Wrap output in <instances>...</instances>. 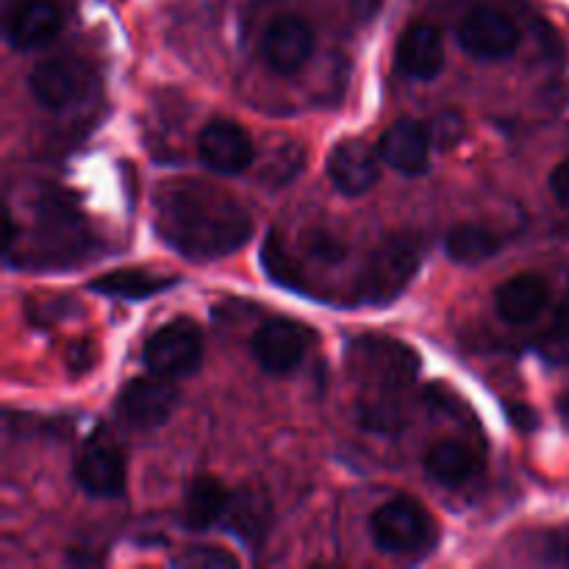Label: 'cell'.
I'll return each instance as SVG.
<instances>
[{
	"instance_id": "1",
	"label": "cell",
	"mask_w": 569,
	"mask_h": 569,
	"mask_svg": "<svg viewBox=\"0 0 569 569\" xmlns=\"http://www.w3.org/2000/svg\"><path fill=\"white\" fill-rule=\"evenodd\" d=\"M153 209L156 233L189 261L226 259L253 233V217L233 194L192 178L161 183Z\"/></svg>"
},
{
	"instance_id": "20",
	"label": "cell",
	"mask_w": 569,
	"mask_h": 569,
	"mask_svg": "<svg viewBox=\"0 0 569 569\" xmlns=\"http://www.w3.org/2000/svg\"><path fill=\"white\" fill-rule=\"evenodd\" d=\"M228 492L214 476H200L189 483L187 495H183L181 520L189 531H209L211 526L222 522V515L228 509Z\"/></svg>"
},
{
	"instance_id": "21",
	"label": "cell",
	"mask_w": 569,
	"mask_h": 569,
	"mask_svg": "<svg viewBox=\"0 0 569 569\" xmlns=\"http://www.w3.org/2000/svg\"><path fill=\"white\" fill-rule=\"evenodd\" d=\"M500 250H503V237L483 222H461V226L450 228V233L445 237V253L456 264H483V261L495 259Z\"/></svg>"
},
{
	"instance_id": "24",
	"label": "cell",
	"mask_w": 569,
	"mask_h": 569,
	"mask_svg": "<svg viewBox=\"0 0 569 569\" xmlns=\"http://www.w3.org/2000/svg\"><path fill=\"white\" fill-rule=\"evenodd\" d=\"M537 556L545 565H569V528H556V531L539 533Z\"/></svg>"
},
{
	"instance_id": "28",
	"label": "cell",
	"mask_w": 569,
	"mask_h": 569,
	"mask_svg": "<svg viewBox=\"0 0 569 569\" xmlns=\"http://www.w3.org/2000/svg\"><path fill=\"white\" fill-rule=\"evenodd\" d=\"M509 420L515 422L517 431H522V433H531V431H537V428H539L537 409H531V406H526V403L509 406Z\"/></svg>"
},
{
	"instance_id": "17",
	"label": "cell",
	"mask_w": 569,
	"mask_h": 569,
	"mask_svg": "<svg viewBox=\"0 0 569 569\" xmlns=\"http://www.w3.org/2000/svg\"><path fill=\"white\" fill-rule=\"evenodd\" d=\"M550 303V287L539 272H517L495 292V309L509 326L533 322Z\"/></svg>"
},
{
	"instance_id": "25",
	"label": "cell",
	"mask_w": 569,
	"mask_h": 569,
	"mask_svg": "<svg viewBox=\"0 0 569 569\" xmlns=\"http://www.w3.org/2000/svg\"><path fill=\"white\" fill-rule=\"evenodd\" d=\"M428 128H431V137H433V148H453L456 142H461V137H465V120H461L459 114H453V111H445V114H439L437 120L428 122Z\"/></svg>"
},
{
	"instance_id": "19",
	"label": "cell",
	"mask_w": 569,
	"mask_h": 569,
	"mask_svg": "<svg viewBox=\"0 0 569 569\" xmlns=\"http://www.w3.org/2000/svg\"><path fill=\"white\" fill-rule=\"evenodd\" d=\"M426 472L442 487H465L481 472L483 459L478 450H472L459 439H442L426 453Z\"/></svg>"
},
{
	"instance_id": "2",
	"label": "cell",
	"mask_w": 569,
	"mask_h": 569,
	"mask_svg": "<svg viewBox=\"0 0 569 569\" xmlns=\"http://www.w3.org/2000/svg\"><path fill=\"white\" fill-rule=\"evenodd\" d=\"M348 370L361 387V398H406L420 372V356L406 342L367 333L348 342Z\"/></svg>"
},
{
	"instance_id": "8",
	"label": "cell",
	"mask_w": 569,
	"mask_h": 569,
	"mask_svg": "<svg viewBox=\"0 0 569 569\" xmlns=\"http://www.w3.org/2000/svg\"><path fill=\"white\" fill-rule=\"evenodd\" d=\"M76 478L92 498H120L126 489V456L103 428L83 442L76 459Z\"/></svg>"
},
{
	"instance_id": "7",
	"label": "cell",
	"mask_w": 569,
	"mask_h": 569,
	"mask_svg": "<svg viewBox=\"0 0 569 569\" xmlns=\"http://www.w3.org/2000/svg\"><path fill=\"white\" fill-rule=\"evenodd\" d=\"M178 403V392L172 387V378L164 376H148L133 378L122 387L120 398H117V417L122 426L137 428V431H153L161 428L172 417Z\"/></svg>"
},
{
	"instance_id": "29",
	"label": "cell",
	"mask_w": 569,
	"mask_h": 569,
	"mask_svg": "<svg viewBox=\"0 0 569 569\" xmlns=\"http://www.w3.org/2000/svg\"><path fill=\"white\" fill-rule=\"evenodd\" d=\"M550 192H553V198L559 200L565 209H569V159L561 161L553 170V176H550Z\"/></svg>"
},
{
	"instance_id": "22",
	"label": "cell",
	"mask_w": 569,
	"mask_h": 569,
	"mask_svg": "<svg viewBox=\"0 0 569 569\" xmlns=\"http://www.w3.org/2000/svg\"><path fill=\"white\" fill-rule=\"evenodd\" d=\"M178 278L172 276H156L148 270H114L106 272V276L94 278L89 287L92 292L106 295V298H120V300H144L153 298V295L164 292V289L176 287Z\"/></svg>"
},
{
	"instance_id": "26",
	"label": "cell",
	"mask_w": 569,
	"mask_h": 569,
	"mask_svg": "<svg viewBox=\"0 0 569 569\" xmlns=\"http://www.w3.org/2000/svg\"><path fill=\"white\" fill-rule=\"evenodd\" d=\"M172 565L178 567H237L239 559L228 550L220 548H189L187 553L178 556Z\"/></svg>"
},
{
	"instance_id": "15",
	"label": "cell",
	"mask_w": 569,
	"mask_h": 569,
	"mask_svg": "<svg viewBox=\"0 0 569 569\" xmlns=\"http://www.w3.org/2000/svg\"><path fill=\"white\" fill-rule=\"evenodd\" d=\"M381 156L376 150L367 148L359 139H345L328 156V178L333 187L348 198H359V194L370 192L381 178Z\"/></svg>"
},
{
	"instance_id": "9",
	"label": "cell",
	"mask_w": 569,
	"mask_h": 569,
	"mask_svg": "<svg viewBox=\"0 0 569 569\" xmlns=\"http://www.w3.org/2000/svg\"><path fill=\"white\" fill-rule=\"evenodd\" d=\"M92 83V72L78 56H56L39 61L28 76V89L39 106L53 111H64L76 106L87 94Z\"/></svg>"
},
{
	"instance_id": "5",
	"label": "cell",
	"mask_w": 569,
	"mask_h": 569,
	"mask_svg": "<svg viewBox=\"0 0 569 569\" xmlns=\"http://www.w3.org/2000/svg\"><path fill=\"white\" fill-rule=\"evenodd\" d=\"M461 50L478 61H503L517 53L522 42L520 26L506 11L492 6H476L461 17L456 28Z\"/></svg>"
},
{
	"instance_id": "18",
	"label": "cell",
	"mask_w": 569,
	"mask_h": 569,
	"mask_svg": "<svg viewBox=\"0 0 569 569\" xmlns=\"http://www.w3.org/2000/svg\"><path fill=\"white\" fill-rule=\"evenodd\" d=\"M272 509L270 500L261 489H239L231 492L228 498V509L222 515V526L233 533V537L242 539L250 548H259L264 542L267 531H270Z\"/></svg>"
},
{
	"instance_id": "13",
	"label": "cell",
	"mask_w": 569,
	"mask_h": 569,
	"mask_svg": "<svg viewBox=\"0 0 569 569\" xmlns=\"http://www.w3.org/2000/svg\"><path fill=\"white\" fill-rule=\"evenodd\" d=\"M431 128L420 120H398L383 131L381 142H378V156L383 164L409 178L426 176L431 167Z\"/></svg>"
},
{
	"instance_id": "4",
	"label": "cell",
	"mask_w": 569,
	"mask_h": 569,
	"mask_svg": "<svg viewBox=\"0 0 569 569\" xmlns=\"http://www.w3.org/2000/svg\"><path fill=\"white\" fill-rule=\"evenodd\" d=\"M370 537L389 556H420L437 545V522L415 498H392L370 517Z\"/></svg>"
},
{
	"instance_id": "12",
	"label": "cell",
	"mask_w": 569,
	"mask_h": 569,
	"mask_svg": "<svg viewBox=\"0 0 569 569\" xmlns=\"http://www.w3.org/2000/svg\"><path fill=\"white\" fill-rule=\"evenodd\" d=\"M198 156L217 176H239L256 161V144L239 122L211 120L198 137Z\"/></svg>"
},
{
	"instance_id": "31",
	"label": "cell",
	"mask_w": 569,
	"mask_h": 569,
	"mask_svg": "<svg viewBox=\"0 0 569 569\" xmlns=\"http://www.w3.org/2000/svg\"><path fill=\"white\" fill-rule=\"evenodd\" d=\"M381 6H383V0H353L356 20H361V22L372 20V17L381 11Z\"/></svg>"
},
{
	"instance_id": "6",
	"label": "cell",
	"mask_w": 569,
	"mask_h": 569,
	"mask_svg": "<svg viewBox=\"0 0 569 569\" xmlns=\"http://www.w3.org/2000/svg\"><path fill=\"white\" fill-rule=\"evenodd\" d=\"M144 367L164 378H189L203 361V337L192 320H172L144 342Z\"/></svg>"
},
{
	"instance_id": "11",
	"label": "cell",
	"mask_w": 569,
	"mask_h": 569,
	"mask_svg": "<svg viewBox=\"0 0 569 569\" xmlns=\"http://www.w3.org/2000/svg\"><path fill=\"white\" fill-rule=\"evenodd\" d=\"M317 37L303 17L283 14L267 26L261 37V59L278 76H295L309 64Z\"/></svg>"
},
{
	"instance_id": "30",
	"label": "cell",
	"mask_w": 569,
	"mask_h": 569,
	"mask_svg": "<svg viewBox=\"0 0 569 569\" xmlns=\"http://www.w3.org/2000/svg\"><path fill=\"white\" fill-rule=\"evenodd\" d=\"M92 353H94V345H87V342L72 345L70 353H67V365H70L76 372L89 370V367H92Z\"/></svg>"
},
{
	"instance_id": "32",
	"label": "cell",
	"mask_w": 569,
	"mask_h": 569,
	"mask_svg": "<svg viewBox=\"0 0 569 569\" xmlns=\"http://www.w3.org/2000/svg\"><path fill=\"white\" fill-rule=\"evenodd\" d=\"M556 409H559L561 422H565V426L569 428V389H567V392L559 395V400H556Z\"/></svg>"
},
{
	"instance_id": "14",
	"label": "cell",
	"mask_w": 569,
	"mask_h": 569,
	"mask_svg": "<svg viewBox=\"0 0 569 569\" xmlns=\"http://www.w3.org/2000/svg\"><path fill=\"white\" fill-rule=\"evenodd\" d=\"M64 14L53 0H17L6 14V39L17 50H37L53 42Z\"/></svg>"
},
{
	"instance_id": "16",
	"label": "cell",
	"mask_w": 569,
	"mask_h": 569,
	"mask_svg": "<svg viewBox=\"0 0 569 569\" xmlns=\"http://www.w3.org/2000/svg\"><path fill=\"white\" fill-rule=\"evenodd\" d=\"M398 70L415 81H433L445 70L442 31L431 22H411L398 39L395 50Z\"/></svg>"
},
{
	"instance_id": "3",
	"label": "cell",
	"mask_w": 569,
	"mask_h": 569,
	"mask_svg": "<svg viewBox=\"0 0 569 569\" xmlns=\"http://www.w3.org/2000/svg\"><path fill=\"white\" fill-rule=\"evenodd\" d=\"M420 250L409 239L392 237L378 244L356 278V300L365 306H389L406 292L420 270Z\"/></svg>"
},
{
	"instance_id": "10",
	"label": "cell",
	"mask_w": 569,
	"mask_h": 569,
	"mask_svg": "<svg viewBox=\"0 0 569 569\" xmlns=\"http://www.w3.org/2000/svg\"><path fill=\"white\" fill-rule=\"evenodd\" d=\"M311 342V331L298 320L276 317L267 320L250 339V353L259 361L267 376H289L303 361L306 348Z\"/></svg>"
},
{
	"instance_id": "23",
	"label": "cell",
	"mask_w": 569,
	"mask_h": 569,
	"mask_svg": "<svg viewBox=\"0 0 569 569\" xmlns=\"http://www.w3.org/2000/svg\"><path fill=\"white\" fill-rule=\"evenodd\" d=\"M303 250L311 261L322 267H339L348 259V248L331 231H309L303 237Z\"/></svg>"
},
{
	"instance_id": "27",
	"label": "cell",
	"mask_w": 569,
	"mask_h": 569,
	"mask_svg": "<svg viewBox=\"0 0 569 569\" xmlns=\"http://www.w3.org/2000/svg\"><path fill=\"white\" fill-rule=\"evenodd\" d=\"M548 342L553 345H561V342H569V292L565 295V300L559 303V309H556L553 315V322H550V331H548Z\"/></svg>"
}]
</instances>
